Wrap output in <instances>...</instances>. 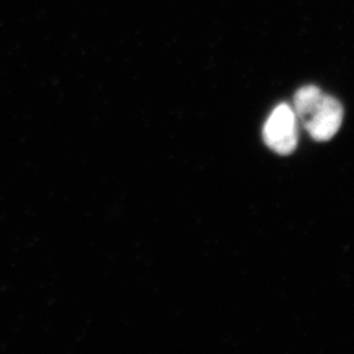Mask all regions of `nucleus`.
<instances>
[{"instance_id":"f257e3e1","label":"nucleus","mask_w":354,"mask_h":354,"mask_svg":"<svg viewBox=\"0 0 354 354\" xmlns=\"http://www.w3.org/2000/svg\"><path fill=\"white\" fill-rule=\"evenodd\" d=\"M266 145L279 155H289L298 145L297 115L292 106L281 104L269 115L263 130Z\"/></svg>"},{"instance_id":"f03ea898","label":"nucleus","mask_w":354,"mask_h":354,"mask_svg":"<svg viewBox=\"0 0 354 354\" xmlns=\"http://www.w3.org/2000/svg\"><path fill=\"white\" fill-rule=\"evenodd\" d=\"M342 118L344 109L340 102L329 95H324L317 112L304 127L314 140L326 142L333 138L340 130Z\"/></svg>"},{"instance_id":"7ed1b4c3","label":"nucleus","mask_w":354,"mask_h":354,"mask_svg":"<svg viewBox=\"0 0 354 354\" xmlns=\"http://www.w3.org/2000/svg\"><path fill=\"white\" fill-rule=\"evenodd\" d=\"M324 97V93L317 86H304L298 89L294 96V106L292 111L297 115V120H301L302 124H306L313 114L317 112L320 102Z\"/></svg>"}]
</instances>
